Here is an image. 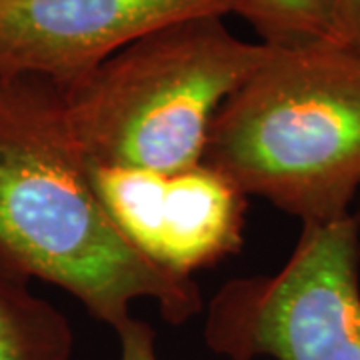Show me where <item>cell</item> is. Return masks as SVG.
I'll return each mask as SVG.
<instances>
[{"instance_id":"4","label":"cell","mask_w":360,"mask_h":360,"mask_svg":"<svg viewBox=\"0 0 360 360\" xmlns=\"http://www.w3.org/2000/svg\"><path fill=\"white\" fill-rule=\"evenodd\" d=\"M205 340L231 360H360V214L302 224L278 272L229 281Z\"/></svg>"},{"instance_id":"6","label":"cell","mask_w":360,"mask_h":360,"mask_svg":"<svg viewBox=\"0 0 360 360\" xmlns=\"http://www.w3.org/2000/svg\"><path fill=\"white\" fill-rule=\"evenodd\" d=\"M243 0H0V77L60 90L160 28L238 14Z\"/></svg>"},{"instance_id":"8","label":"cell","mask_w":360,"mask_h":360,"mask_svg":"<svg viewBox=\"0 0 360 360\" xmlns=\"http://www.w3.org/2000/svg\"><path fill=\"white\" fill-rule=\"evenodd\" d=\"M238 14L269 46L340 42L333 0H243Z\"/></svg>"},{"instance_id":"3","label":"cell","mask_w":360,"mask_h":360,"mask_svg":"<svg viewBox=\"0 0 360 360\" xmlns=\"http://www.w3.org/2000/svg\"><path fill=\"white\" fill-rule=\"evenodd\" d=\"M270 46L234 37L222 16L160 28L63 90L89 162L176 172L202 162L222 103Z\"/></svg>"},{"instance_id":"2","label":"cell","mask_w":360,"mask_h":360,"mask_svg":"<svg viewBox=\"0 0 360 360\" xmlns=\"http://www.w3.org/2000/svg\"><path fill=\"white\" fill-rule=\"evenodd\" d=\"M202 165L302 224L348 214L360 188V54L338 42L270 46L212 118Z\"/></svg>"},{"instance_id":"7","label":"cell","mask_w":360,"mask_h":360,"mask_svg":"<svg viewBox=\"0 0 360 360\" xmlns=\"http://www.w3.org/2000/svg\"><path fill=\"white\" fill-rule=\"evenodd\" d=\"M72 326L22 281L0 274V360H70Z\"/></svg>"},{"instance_id":"5","label":"cell","mask_w":360,"mask_h":360,"mask_svg":"<svg viewBox=\"0 0 360 360\" xmlns=\"http://www.w3.org/2000/svg\"><path fill=\"white\" fill-rule=\"evenodd\" d=\"M89 179L118 231L176 276L193 278L243 248L246 196L202 162L176 172L89 162Z\"/></svg>"},{"instance_id":"10","label":"cell","mask_w":360,"mask_h":360,"mask_svg":"<svg viewBox=\"0 0 360 360\" xmlns=\"http://www.w3.org/2000/svg\"><path fill=\"white\" fill-rule=\"evenodd\" d=\"M340 42L360 54V0H333Z\"/></svg>"},{"instance_id":"1","label":"cell","mask_w":360,"mask_h":360,"mask_svg":"<svg viewBox=\"0 0 360 360\" xmlns=\"http://www.w3.org/2000/svg\"><path fill=\"white\" fill-rule=\"evenodd\" d=\"M0 274L54 284L115 330L139 298L176 326L202 310L193 278L160 269L108 217L63 90L44 78L0 77Z\"/></svg>"},{"instance_id":"9","label":"cell","mask_w":360,"mask_h":360,"mask_svg":"<svg viewBox=\"0 0 360 360\" xmlns=\"http://www.w3.org/2000/svg\"><path fill=\"white\" fill-rule=\"evenodd\" d=\"M116 333L120 338L118 360H158L155 330L144 321H136L130 316Z\"/></svg>"}]
</instances>
